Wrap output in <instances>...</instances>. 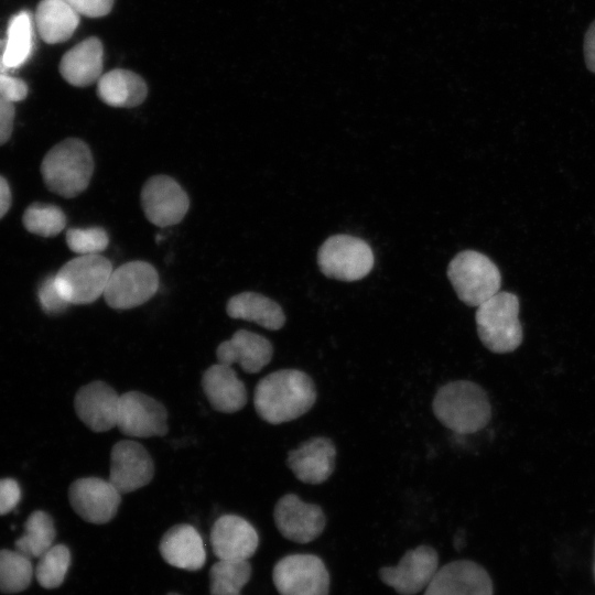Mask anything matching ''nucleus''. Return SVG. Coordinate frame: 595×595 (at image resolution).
I'll return each mask as SVG.
<instances>
[{
	"label": "nucleus",
	"instance_id": "f257e3e1",
	"mask_svg": "<svg viewBox=\"0 0 595 595\" xmlns=\"http://www.w3.org/2000/svg\"><path fill=\"white\" fill-rule=\"evenodd\" d=\"M316 401L313 380L298 369H281L263 377L255 389L258 415L271 424L289 422L306 413Z\"/></svg>",
	"mask_w": 595,
	"mask_h": 595
},
{
	"label": "nucleus",
	"instance_id": "4be33fe9",
	"mask_svg": "<svg viewBox=\"0 0 595 595\" xmlns=\"http://www.w3.org/2000/svg\"><path fill=\"white\" fill-rule=\"evenodd\" d=\"M202 387L210 405L224 413L241 410L247 403V390L231 366L215 364L207 368Z\"/></svg>",
	"mask_w": 595,
	"mask_h": 595
},
{
	"label": "nucleus",
	"instance_id": "cd10ccee",
	"mask_svg": "<svg viewBox=\"0 0 595 595\" xmlns=\"http://www.w3.org/2000/svg\"><path fill=\"white\" fill-rule=\"evenodd\" d=\"M55 527L44 511L33 512L25 522L24 534L17 540L15 550L28 558H40L54 544Z\"/></svg>",
	"mask_w": 595,
	"mask_h": 595
},
{
	"label": "nucleus",
	"instance_id": "20e7f679",
	"mask_svg": "<svg viewBox=\"0 0 595 595\" xmlns=\"http://www.w3.org/2000/svg\"><path fill=\"white\" fill-rule=\"evenodd\" d=\"M519 299L510 292L499 291L477 306L475 321L483 345L493 353L513 351L522 342L519 321Z\"/></svg>",
	"mask_w": 595,
	"mask_h": 595
},
{
	"label": "nucleus",
	"instance_id": "9d476101",
	"mask_svg": "<svg viewBox=\"0 0 595 595\" xmlns=\"http://www.w3.org/2000/svg\"><path fill=\"white\" fill-rule=\"evenodd\" d=\"M141 205L150 223L159 227H169L184 218L190 201L186 192L174 178L155 175L142 187Z\"/></svg>",
	"mask_w": 595,
	"mask_h": 595
},
{
	"label": "nucleus",
	"instance_id": "ddd939ff",
	"mask_svg": "<svg viewBox=\"0 0 595 595\" xmlns=\"http://www.w3.org/2000/svg\"><path fill=\"white\" fill-rule=\"evenodd\" d=\"M120 495L109 480L97 477L79 478L68 490L75 512L95 524L107 523L116 516L121 501Z\"/></svg>",
	"mask_w": 595,
	"mask_h": 595
},
{
	"label": "nucleus",
	"instance_id": "6ab92c4d",
	"mask_svg": "<svg viewBox=\"0 0 595 595\" xmlns=\"http://www.w3.org/2000/svg\"><path fill=\"white\" fill-rule=\"evenodd\" d=\"M335 459L336 447L333 441L316 436L289 452L286 464L299 480L318 485L333 474Z\"/></svg>",
	"mask_w": 595,
	"mask_h": 595
},
{
	"label": "nucleus",
	"instance_id": "ea45409f",
	"mask_svg": "<svg viewBox=\"0 0 595 595\" xmlns=\"http://www.w3.org/2000/svg\"><path fill=\"white\" fill-rule=\"evenodd\" d=\"M11 205V192L7 181L0 176V219L7 214Z\"/></svg>",
	"mask_w": 595,
	"mask_h": 595
},
{
	"label": "nucleus",
	"instance_id": "b1692460",
	"mask_svg": "<svg viewBox=\"0 0 595 595\" xmlns=\"http://www.w3.org/2000/svg\"><path fill=\"white\" fill-rule=\"evenodd\" d=\"M147 91L144 80L127 69L110 71L97 82L98 97L111 107H136L145 99Z\"/></svg>",
	"mask_w": 595,
	"mask_h": 595
},
{
	"label": "nucleus",
	"instance_id": "4468645a",
	"mask_svg": "<svg viewBox=\"0 0 595 595\" xmlns=\"http://www.w3.org/2000/svg\"><path fill=\"white\" fill-rule=\"evenodd\" d=\"M273 517L284 538L302 544L315 540L326 524L320 506L304 502L294 494H286L278 500Z\"/></svg>",
	"mask_w": 595,
	"mask_h": 595
},
{
	"label": "nucleus",
	"instance_id": "e433bc0d",
	"mask_svg": "<svg viewBox=\"0 0 595 595\" xmlns=\"http://www.w3.org/2000/svg\"><path fill=\"white\" fill-rule=\"evenodd\" d=\"M21 490L13 479H0V516L10 512L19 502Z\"/></svg>",
	"mask_w": 595,
	"mask_h": 595
},
{
	"label": "nucleus",
	"instance_id": "f704fd0d",
	"mask_svg": "<svg viewBox=\"0 0 595 595\" xmlns=\"http://www.w3.org/2000/svg\"><path fill=\"white\" fill-rule=\"evenodd\" d=\"M28 95L26 84L19 78L0 72V98L14 104L23 100Z\"/></svg>",
	"mask_w": 595,
	"mask_h": 595
},
{
	"label": "nucleus",
	"instance_id": "a19ab883",
	"mask_svg": "<svg viewBox=\"0 0 595 595\" xmlns=\"http://www.w3.org/2000/svg\"><path fill=\"white\" fill-rule=\"evenodd\" d=\"M463 540H464V536H463V532H459L455 536V539H454V547L456 550H459V548L463 545Z\"/></svg>",
	"mask_w": 595,
	"mask_h": 595
},
{
	"label": "nucleus",
	"instance_id": "dca6fc26",
	"mask_svg": "<svg viewBox=\"0 0 595 595\" xmlns=\"http://www.w3.org/2000/svg\"><path fill=\"white\" fill-rule=\"evenodd\" d=\"M424 595H493V583L479 564L457 560L437 570Z\"/></svg>",
	"mask_w": 595,
	"mask_h": 595
},
{
	"label": "nucleus",
	"instance_id": "4c0bfd02",
	"mask_svg": "<svg viewBox=\"0 0 595 595\" xmlns=\"http://www.w3.org/2000/svg\"><path fill=\"white\" fill-rule=\"evenodd\" d=\"M13 104L0 98V145L9 140L13 128Z\"/></svg>",
	"mask_w": 595,
	"mask_h": 595
},
{
	"label": "nucleus",
	"instance_id": "423d86ee",
	"mask_svg": "<svg viewBox=\"0 0 595 595\" xmlns=\"http://www.w3.org/2000/svg\"><path fill=\"white\" fill-rule=\"evenodd\" d=\"M375 257L370 246L350 235L328 237L317 251L321 272L339 281H357L365 278L374 268Z\"/></svg>",
	"mask_w": 595,
	"mask_h": 595
},
{
	"label": "nucleus",
	"instance_id": "1a4fd4ad",
	"mask_svg": "<svg viewBox=\"0 0 595 595\" xmlns=\"http://www.w3.org/2000/svg\"><path fill=\"white\" fill-rule=\"evenodd\" d=\"M159 289V274L145 261H130L112 270L104 299L116 310H129L150 300Z\"/></svg>",
	"mask_w": 595,
	"mask_h": 595
},
{
	"label": "nucleus",
	"instance_id": "c756f323",
	"mask_svg": "<svg viewBox=\"0 0 595 595\" xmlns=\"http://www.w3.org/2000/svg\"><path fill=\"white\" fill-rule=\"evenodd\" d=\"M33 575L31 559L18 550L0 551V591L7 594L25 589Z\"/></svg>",
	"mask_w": 595,
	"mask_h": 595
},
{
	"label": "nucleus",
	"instance_id": "7ed1b4c3",
	"mask_svg": "<svg viewBox=\"0 0 595 595\" xmlns=\"http://www.w3.org/2000/svg\"><path fill=\"white\" fill-rule=\"evenodd\" d=\"M41 172L50 191L75 197L87 188L94 172L90 149L80 139H65L45 154Z\"/></svg>",
	"mask_w": 595,
	"mask_h": 595
},
{
	"label": "nucleus",
	"instance_id": "79ce46f5",
	"mask_svg": "<svg viewBox=\"0 0 595 595\" xmlns=\"http://www.w3.org/2000/svg\"><path fill=\"white\" fill-rule=\"evenodd\" d=\"M167 595H178V594H175V593H170V594H167Z\"/></svg>",
	"mask_w": 595,
	"mask_h": 595
},
{
	"label": "nucleus",
	"instance_id": "9b49d317",
	"mask_svg": "<svg viewBox=\"0 0 595 595\" xmlns=\"http://www.w3.org/2000/svg\"><path fill=\"white\" fill-rule=\"evenodd\" d=\"M437 567V552L430 545H419L407 551L397 566L381 567L378 574L398 594L414 595L426 588Z\"/></svg>",
	"mask_w": 595,
	"mask_h": 595
},
{
	"label": "nucleus",
	"instance_id": "f03ea898",
	"mask_svg": "<svg viewBox=\"0 0 595 595\" xmlns=\"http://www.w3.org/2000/svg\"><path fill=\"white\" fill-rule=\"evenodd\" d=\"M435 418L458 434L484 429L491 416L486 391L469 380H456L442 386L432 402Z\"/></svg>",
	"mask_w": 595,
	"mask_h": 595
},
{
	"label": "nucleus",
	"instance_id": "0eeeda50",
	"mask_svg": "<svg viewBox=\"0 0 595 595\" xmlns=\"http://www.w3.org/2000/svg\"><path fill=\"white\" fill-rule=\"evenodd\" d=\"M111 272V262L104 256H78L60 269L55 280L69 304H88L104 294Z\"/></svg>",
	"mask_w": 595,
	"mask_h": 595
},
{
	"label": "nucleus",
	"instance_id": "58836bf2",
	"mask_svg": "<svg viewBox=\"0 0 595 595\" xmlns=\"http://www.w3.org/2000/svg\"><path fill=\"white\" fill-rule=\"evenodd\" d=\"M583 51L587 69L595 74V20L584 35Z\"/></svg>",
	"mask_w": 595,
	"mask_h": 595
},
{
	"label": "nucleus",
	"instance_id": "393cba45",
	"mask_svg": "<svg viewBox=\"0 0 595 595\" xmlns=\"http://www.w3.org/2000/svg\"><path fill=\"white\" fill-rule=\"evenodd\" d=\"M34 21L42 40L57 44L73 35L79 23V14L66 0H42L37 4Z\"/></svg>",
	"mask_w": 595,
	"mask_h": 595
},
{
	"label": "nucleus",
	"instance_id": "aec40b11",
	"mask_svg": "<svg viewBox=\"0 0 595 595\" xmlns=\"http://www.w3.org/2000/svg\"><path fill=\"white\" fill-rule=\"evenodd\" d=\"M272 355L273 347L266 337L246 329L237 331L230 339L220 343L216 350L218 363L228 366L238 364L250 374L267 366Z\"/></svg>",
	"mask_w": 595,
	"mask_h": 595
},
{
	"label": "nucleus",
	"instance_id": "6e6552de",
	"mask_svg": "<svg viewBox=\"0 0 595 595\" xmlns=\"http://www.w3.org/2000/svg\"><path fill=\"white\" fill-rule=\"evenodd\" d=\"M280 595H328L329 574L317 555L290 554L279 560L272 571Z\"/></svg>",
	"mask_w": 595,
	"mask_h": 595
},
{
	"label": "nucleus",
	"instance_id": "2f4dec72",
	"mask_svg": "<svg viewBox=\"0 0 595 595\" xmlns=\"http://www.w3.org/2000/svg\"><path fill=\"white\" fill-rule=\"evenodd\" d=\"M23 224L34 235L54 237L65 228L66 216L57 206L33 204L25 209Z\"/></svg>",
	"mask_w": 595,
	"mask_h": 595
},
{
	"label": "nucleus",
	"instance_id": "c9c22d12",
	"mask_svg": "<svg viewBox=\"0 0 595 595\" xmlns=\"http://www.w3.org/2000/svg\"><path fill=\"white\" fill-rule=\"evenodd\" d=\"M66 2L79 15L100 18L110 12L113 0H66Z\"/></svg>",
	"mask_w": 595,
	"mask_h": 595
},
{
	"label": "nucleus",
	"instance_id": "f3484780",
	"mask_svg": "<svg viewBox=\"0 0 595 595\" xmlns=\"http://www.w3.org/2000/svg\"><path fill=\"white\" fill-rule=\"evenodd\" d=\"M258 544L256 529L239 516L224 515L213 524L210 545L218 560H248L255 554Z\"/></svg>",
	"mask_w": 595,
	"mask_h": 595
},
{
	"label": "nucleus",
	"instance_id": "a878e982",
	"mask_svg": "<svg viewBox=\"0 0 595 595\" xmlns=\"http://www.w3.org/2000/svg\"><path fill=\"white\" fill-rule=\"evenodd\" d=\"M232 318L255 322L260 326L277 331L285 323L281 306L273 300L256 292H242L230 298L226 306Z\"/></svg>",
	"mask_w": 595,
	"mask_h": 595
},
{
	"label": "nucleus",
	"instance_id": "7c9ffc66",
	"mask_svg": "<svg viewBox=\"0 0 595 595\" xmlns=\"http://www.w3.org/2000/svg\"><path fill=\"white\" fill-rule=\"evenodd\" d=\"M71 552L64 544H55L42 556L35 567V577L44 588L58 587L68 571Z\"/></svg>",
	"mask_w": 595,
	"mask_h": 595
},
{
	"label": "nucleus",
	"instance_id": "5701e85b",
	"mask_svg": "<svg viewBox=\"0 0 595 595\" xmlns=\"http://www.w3.org/2000/svg\"><path fill=\"white\" fill-rule=\"evenodd\" d=\"M102 58L101 42L97 37H88L64 54L60 72L71 85L86 87L101 77Z\"/></svg>",
	"mask_w": 595,
	"mask_h": 595
},
{
	"label": "nucleus",
	"instance_id": "412c9836",
	"mask_svg": "<svg viewBox=\"0 0 595 595\" xmlns=\"http://www.w3.org/2000/svg\"><path fill=\"white\" fill-rule=\"evenodd\" d=\"M159 550L167 564L186 571H198L206 561L203 539L191 524L170 528L162 537Z\"/></svg>",
	"mask_w": 595,
	"mask_h": 595
},
{
	"label": "nucleus",
	"instance_id": "f8f14e48",
	"mask_svg": "<svg viewBox=\"0 0 595 595\" xmlns=\"http://www.w3.org/2000/svg\"><path fill=\"white\" fill-rule=\"evenodd\" d=\"M117 426L128 436H162L167 432V412L162 403L139 391L119 398Z\"/></svg>",
	"mask_w": 595,
	"mask_h": 595
},
{
	"label": "nucleus",
	"instance_id": "473e14b6",
	"mask_svg": "<svg viewBox=\"0 0 595 595\" xmlns=\"http://www.w3.org/2000/svg\"><path fill=\"white\" fill-rule=\"evenodd\" d=\"M66 244L78 256L100 255L107 248L109 237L101 227L71 228L66 232Z\"/></svg>",
	"mask_w": 595,
	"mask_h": 595
},
{
	"label": "nucleus",
	"instance_id": "a211bd4d",
	"mask_svg": "<svg viewBox=\"0 0 595 595\" xmlns=\"http://www.w3.org/2000/svg\"><path fill=\"white\" fill-rule=\"evenodd\" d=\"M119 398L106 382L93 381L78 390L74 407L78 418L90 430L106 432L117 426Z\"/></svg>",
	"mask_w": 595,
	"mask_h": 595
},
{
	"label": "nucleus",
	"instance_id": "bb28decb",
	"mask_svg": "<svg viewBox=\"0 0 595 595\" xmlns=\"http://www.w3.org/2000/svg\"><path fill=\"white\" fill-rule=\"evenodd\" d=\"M32 47V19L28 11H21L13 15L8 24L0 56V72L7 73L23 65L30 57Z\"/></svg>",
	"mask_w": 595,
	"mask_h": 595
},
{
	"label": "nucleus",
	"instance_id": "72a5a7b5",
	"mask_svg": "<svg viewBox=\"0 0 595 595\" xmlns=\"http://www.w3.org/2000/svg\"><path fill=\"white\" fill-rule=\"evenodd\" d=\"M37 294L40 304L47 314H60L69 305L57 286L55 274L41 283Z\"/></svg>",
	"mask_w": 595,
	"mask_h": 595
},
{
	"label": "nucleus",
	"instance_id": "2eb2a0df",
	"mask_svg": "<svg viewBox=\"0 0 595 595\" xmlns=\"http://www.w3.org/2000/svg\"><path fill=\"white\" fill-rule=\"evenodd\" d=\"M153 475V461L140 443L123 440L112 446L108 480L120 494H128L148 485Z\"/></svg>",
	"mask_w": 595,
	"mask_h": 595
},
{
	"label": "nucleus",
	"instance_id": "c85d7f7f",
	"mask_svg": "<svg viewBox=\"0 0 595 595\" xmlns=\"http://www.w3.org/2000/svg\"><path fill=\"white\" fill-rule=\"evenodd\" d=\"M251 576L248 560H219L209 570L210 595H241Z\"/></svg>",
	"mask_w": 595,
	"mask_h": 595
},
{
	"label": "nucleus",
	"instance_id": "39448f33",
	"mask_svg": "<svg viewBox=\"0 0 595 595\" xmlns=\"http://www.w3.org/2000/svg\"><path fill=\"white\" fill-rule=\"evenodd\" d=\"M446 273L456 295L468 306L477 307L500 290L499 269L487 256L475 250L458 252L450 261Z\"/></svg>",
	"mask_w": 595,
	"mask_h": 595
}]
</instances>
